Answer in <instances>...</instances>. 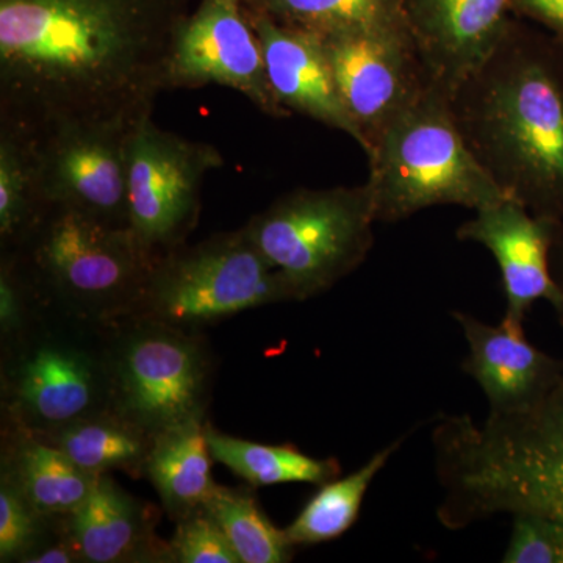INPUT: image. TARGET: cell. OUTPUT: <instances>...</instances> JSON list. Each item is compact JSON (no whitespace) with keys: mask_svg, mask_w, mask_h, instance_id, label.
<instances>
[{"mask_svg":"<svg viewBox=\"0 0 563 563\" xmlns=\"http://www.w3.org/2000/svg\"><path fill=\"white\" fill-rule=\"evenodd\" d=\"M221 85L272 118H288L266 76L261 41L243 0H199L181 22L166 70V91Z\"/></svg>","mask_w":563,"mask_h":563,"instance_id":"10","label":"cell"},{"mask_svg":"<svg viewBox=\"0 0 563 563\" xmlns=\"http://www.w3.org/2000/svg\"><path fill=\"white\" fill-rule=\"evenodd\" d=\"M515 0H404L429 85L451 101L498 55Z\"/></svg>","mask_w":563,"mask_h":563,"instance_id":"13","label":"cell"},{"mask_svg":"<svg viewBox=\"0 0 563 563\" xmlns=\"http://www.w3.org/2000/svg\"><path fill=\"white\" fill-rule=\"evenodd\" d=\"M135 129L79 125L32 136L44 203L129 228V144Z\"/></svg>","mask_w":563,"mask_h":563,"instance_id":"11","label":"cell"},{"mask_svg":"<svg viewBox=\"0 0 563 563\" xmlns=\"http://www.w3.org/2000/svg\"><path fill=\"white\" fill-rule=\"evenodd\" d=\"M346 113L372 154L384 129L429 87L409 27L320 36Z\"/></svg>","mask_w":563,"mask_h":563,"instance_id":"9","label":"cell"},{"mask_svg":"<svg viewBox=\"0 0 563 563\" xmlns=\"http://www.w3.org/2000/svg\"><path fill=\"white\" fill-rule=\"evenodd\" d=\"M206 433L211 457L254 487L292 483L324 485L340 474L335 459L310 457L290 444L247 442L224 435L210 426H206Z\"/></svg>","mask_w":563,"mask_h":563,"instance_id":"20","label":"cell"},{"mask_svg":"<svg viewBox=\"0 0 563 563\" xmlns=\"http://www.w3.org/2000/svg\"><path fill=\"white\" fill-rule=\"evenodd\" d=\"M506 563H563V525L540 515H514Z\"/></svg>","mask_w":563,"mask_h":563,"instance_id":"29","label":"cell"},{"mask_svg":"<svg viewBox=\"0 0 563 563\" xmlns=\"http://www.w3.org/2000/svg\"><path fill=\"white\" fill-rule=\"evenodd\" d=\"M376 207L368 185L296 190L246 225L252 243L296 301L329 290L358 268L373 246Z\"/></svg>","mask_w":563,"mask_h":563,"instance_id":"5","label":"cell"},{"mask_svg":"<svg viewBox=\"0 0 563 563\" xmlns=\"http://www.w3.org/2000/svg\"><path fill=\"white\" fill-rule=\"evenodd\" d=\"M211 459L201 418L154 437L146 470L168 512L184 518L217 493Z\"/></svg>","mask_w":563,"mask_h":563,"instance_id":"18","label":"cell"},{"mask_svg":"<svg viewBox=\"0 0 563 563\" xmlns=\"http://www.w3.org/2000/svg\"><path fill=\"white\" fill-rule=\"evenodd\" d=\"M46 209L35 141L0 125V236L16 246Z\"/></svg>","mask_w":563,"mask_h":563,"instance_id":"24","label":"cell"},{"mask_svg":"<svg viewBox=\"0 0 563 563\" xmlns=\"http://www.w3.org/2000/svg\"><path fill=\"white\" fill-rule=\"evenodd\" d=\"M466 125L470 146L512 198L547 211L563 202V88L542 62L488 63Z\"/></svg>","mask_w":563,"mask_h":563,"instance_id":"3","label":"cell"},{"mask_svg":"<svg viewBox=\"0 0 563 563\" xmlns=\"http://www.w3.org/2000/svg\"><path fill=\"white\" fill-rule=\"evenodd\" d=\"M69 518L70 542L87 562L125 561L143 542L139 504L106 474L98 477L90 496Z\"/></svg>","mask_w":563,"mask_h":563,"instance_id":"19","label":"cell"},{"mask_svg":"<svg viewBox=\"0 0 563 563\" xmlns=\"http://www.w3.org/2000/svg\"><path fill=\"white\" fill-rule=\"evenodd\" d=\"M14 395L33 421L62 429L92 415L99 380L87 355L52 344L38 347L22 362Z\"/></svg>","mask_w":563,"mask_h":563,"instance_id":"17","label":"cell"},{"mask_svg":"<svg viewBox=\"0 0 563 563\" xmlns=\"http://www.w3.org/2000/svg\"><path fill=\"white\" fill-rule=\"evenodd\" d=\"M151 433L128 418H84L60 429L55 444L85 472L101 476L110 470H136L151 453Z\"/></svg>","mask_w":563,"mask_h":563,"instance_id":"25","label":"cell"},{"mask_svg":"<svg viewBox=\"0 0 563 563\" xmlns=\"http://www.w3.org/2000/svg\"><path fill=\"white\" fill-rule=\"evenodd\" d=\"M202 509L220 526L242 563L290 561L287 533L265 517L250 493L220 487Z\"/></svg>","mask_w":563,"mask_h":563,"instance_id":"26","label":"cell"},{"mask_svg":"<svg viewBox=\"0 0 563 563\" xmlns=\"http://www.w3.org/2000/svg\"><path fill=\"white\" fill-rule=\"evenodd\" d=\"M172 550L181 563H242L225 533L203 509L180 518Z\"/></svg>","mask_w":563,"mask_h":563,"instance_id":"28","label":"cell"},{"mask_svg":"<svg viewBox=\"0 0 563 563\" xmlns=\"http://www.w3.org/2000/svg\"><path fill=\"white\" fill-rule=\"evenodd\" d=\"M282 301H296L291 288L243 228L158 257L136 303L168 324H199Z\"/></svg>","mask_w":563,"mask_h":563,"instance_id":"7","label":"cell"},{"mask_svg":"<svg viewBox=\"0 0 563 563\" xmlns=\"http://www.w3.org/2000/svg\"><path fill=\"white\" fill-rule=\"evenodd\" d=\"M7 477L41 515H70L90 496L99 476L85 472L57 444L20 446Z\"/></svg>","mask_w":563,"mask_h":563,"instance_id":"22","label":"cell"},{"mask_svg":"<svg viewBox=\"0 0 563 563\" xmlns=\"http://www.w3.org/2000/svg\"><path fill=\"white\" fill-rule=\"evenodd\" d=\"M41 515L9 477L0 485V559L24 562L38 550Z\"/></svg>","mask_w":563,"mask_h":563,"instance_id":"27","label":"cell"},{"mask_svg":"<svg viewBox=\"0 0 563 563\" xmlns=\"http://www.w3.org/2000/svg\"><path fill=\"white\" fill-rule=\"evenodd\" d=\"M16 247L43 287L84 307L139 302L155 262L131 229L63 206H46Z\"/></svg>","mask_w":563,"mask_h":563,"instance_id":"6","label":"cell"},{"mask_svg":"<svg viewBox=\"0 0 563 563\" xmlns=\"http://www.w3.org/2000/svg\"><path fill=\"white\" fill-rule=\"evenodd\" d=\"M246 11L261 41L266 76L277 102L290 113L306 114L347 133L362 147L361 133L344 110L320 36Z\"/></svg>","mask_w":563,"mask_h":563,"instance_id":"16","label":"cell"},{"mask_svg":"<svg viewBox=\"0 0 563 563\" xmlns=\"http://www.w3.org/2000/svg\"><path fill=\"white\" fill-rule=\"evenodd\" d=\"M514 9L563 35V0H515Z\"/></svg>","mask_w":563,"mask_h":563,"instance_id":"30","label":"cell"},{"mask_svg":"<svg viewBox=\"0 0 563 563\" xmlns=\"http://www.w3.org/2000/svg\"><path fill=\"white\" fill-rule=\"evenodd\" d=\"M562 291H563V288H562ZM562 318H563V312H562Z\"/></svg>","mask_w":563,"mask_h":563,"instance_id":"32","label":"cell"},{"mask_svg":"<svg viewBox=\"0 0 563 563\" xmlns=\"http://www.w3.org/2000/svg\"><path fill=\"white\" fill-rule=\"evenodd\" d=\"M368 158L377 221L435 206L479 210L512 198L470 146L451 99L431 85L384 129Z\"/></svg>","mask_w":563,"mask_h":563,"instance_id":"4","label":"cell"},{"mask_svg":"<svg viewBox=\"0 0 563 563\" xmlns=\"http://www.w3.org/2000/svg\"><path fill=\"white\" fill-rule=\"evenodd\" d=\"M224 165L213 144L158 128L152 117L129 144V229L157 261L181 246L201 211L203 181Z\"/></svg>","mask_w":563,"mask_h":563,"instance_id":"8","label":"cell"},{"mask_svg":"<svg viewBox=\"0 0 563 563\" xmlns=\"http://www.w3.org/2000/svg\"><path fill=\"white\" fill-rule=\"evenodd\" d=\"M279 24L318 36L409 27L404 0H243Z\"/></svg>","mask_w":563,"mask_h":563,"instance_id":"21","label":"cell"},{"mask_svg":"<svg viewBox=\"0 0 563 563\" xmlns=\"http://www.w3.org/2000/svg\"><path fill=\"white\" fill-rule=\"evenodd\" d=\"M468 343L463 369L479 384L490 413L523 412L558 383L563 362L543 354L526 339L523 322L503 318L485 324L472 314L454 312Z\"/></svg>","mask_w":563,"mask_h":563,"instance_id":"15","label":"cell"},{"mask_svg":"<svg viewBox=\"0 0 563 563\" xmlns=\"http://www.w3.org/2000/svg\"><path fill=\"white\" fill-rule=\"evenodd\" d=\"M114 373L122 417L152 437L201 418L206 361L181 333L168 328L133 333Z\"/></svg>","mask_w":563,"mask_h":563,"instance_id":"12","label":"cell"},{"mask_svg":"<svg viewBox=\"0 0 563 563\" xmlns=\"http://www.w3.org/2000/svg\"><path fill=\"white\" fill-rule=\"evenodd\" d=\"M551 232L550 218L533 217L515 198L476 210V217L457 231L459 239L483 244L498 262L510 320L525 322L540 299L563 312V291L550 272Z\"/></svg>","mask_w":563,"mask_h":563,"instance_id":"14","label":"cell"},{"mask_svg":"<svg viewBox=\"0 0 563 563\" xmlns=\"http://www.w3.org/2000/svg\"><path fill=\"white\" fill-rule=\"evenodd\" d=\"M443 499L440 523L463 529L493 515L532 514L563 525V372L523 412L442 417L432 431Z\"/></svg>","mask_w":563,"mask_h":563,"instance_id":"2","label":"cell"},{"mask_svg":"<svg viewBox=\"0 0 563 563\" xmlns=\"http://www.w3.org/2000/svg\"><path fill=\"white\" fill-rule=\"evenodd\" d=\"M84 561L77 548L74 543L69 544H55L49 548H38L33 551L31 555L24 559V562L29 563H70Z\"/></svg>","mask_w":563,"mask_h":563,"instance_id":"31","label":"cell"},{"mask_svg":"<svg viewBox=\"0 0 563 563\" xmlns=\"http://www.w3.org/2000/svg\"><path fill=\"white\" fill-rule=\"evenodd\" d=\"M401 443L402 440H398L374 454L362 468L350 476L321 485L320 492L306 504L296 520L284 529L288 542L292 547H306L329 542L343 536L357 520L363 498L374 477L384 470Z\"/></svg>","mask_w":563,"mask_h":563,"instance_id":"23","label":"cell"},{"mask_svg":"<svg viewBox=\"0 0 563 563\" xmlns=\"http://www.w3.org/2000/svg\"><path fill=\"white\" fill-rule=\"evenodd\" d=\"M191 0H0V125L136 128L152 117Z\"/></svg>","mask_w":563,"mask_h":563,"instance_id":"1","label":"cell"}]
</instances>
